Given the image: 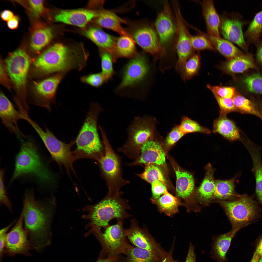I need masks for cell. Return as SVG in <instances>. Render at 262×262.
Masks as SVG:
<instances>
[{"label":"cell","instance_id":"obj_48","mask_svg":"<svg viewBox=\"0 0 262 262\" xmlns=\"http://www.w3.org/2000/svg\"><path fill=\"white\" fill-rule=\"evenodd\" d=\"M207 87L213 92L224 98H232L235 95V90L232 87L207 85Z\"/></svg>","mask_w":262,"mask_h":262},{"label":"cell","instance_id":"obj_33","mask_svg":"<svg viewBox=\"0 0 262 262\" xmlns=\"http://www.w3.org/2000/svg\"><path fill=\"white\" fill-rule=\"evenodd\" d=\"M135 42L129 35H120L117 38L114 48V52L116 58L131 59L137 52Z\"/></svg>","mask_w":262,"mask_h":262},{"label":"cell","instance_id":"obj_55","mask_svg":"<svg viewBox=\"0 0 262 262\" xmlns=\"http://www.w3.org/2000/svg\"><path fill=\"white\" fill-rule=\"evenodd\" d=\"M184 262H196L194 247L190 243L187 255Z\"/></svg>","mask_w":262,"mask_h":262},{"label":"cell","instance_id":"obj_41","mask_svg":"<svg viewBox=\"0 0 262 262\" xmlns=\"http://www.w3.org/2000/svg\"><path fill=\"white\" fill-rule=\"evenodd\" d=\"M200 65V57L198 54L192 55L186 62L180 74L183 79H188L197 73Z\"/></svg>","mask_w":262,"mask_h":262},{"label":"cell","instance_id":"obj_6","mask_svg":"<svg viewBox=\"0 0 262 262\" xmlns=\"http://www.w3.org/2000/svg\"><path fill=\"white\" fill-rule=\"evenodd\" d=\"M103 109L97 103L91 104L84 122L75 140L76 151L96 159L103 154V147L97 128L98 116Z\"/></svg>","mask_w":262,"mask_h":262},{"label":"cell","instance_id":"obj_10","mask_svg":"<svg viewBox=\"0 0 262 262\" xmlns=\"http://www.w3.org/2000/svg\"><path fill=\"white\" fill-rule=\"evenodd\" d=\"M123 224V220H118L116 224L104 229L103 233L101 230L94 232L102 247L99 257L105 254L108 258L115 259L120 254H126L132 246L128 242Z\"/></svg>","mask_w":262,"mask_h":262},{"label":"cell","instance_id":"obj_11","mask_svg":"<svg viewBox=\"0 0 262 262\" xmlns=\"http://www.w3.org/2000/svg\"><path fill=\"white\" fill-rule=\"evenodd\" d=\"M153 132L152 125L148 118L135 117L128 128L125 143L118 148V150L130 158L136 159L140 155L142 146L150 139Z\"/></svg>","mask_w":262,"mask_h":262},{"label":"cell","instance_id":"obj_40","mask_svg":"<svg viewBox=\"0 0 262 262\" xmlns=\"http://www.w3.org/2000/svg\"><path fill=\"white\" fill-rule=\"evenodd\" d=\"M100 55L101 73L107 82L112 79L115 74L113 67V63H115L114 59L112 53L106 50L101 49Z\"/></svg>","mask_w":262,"mask_h":262},{"label":"cell","instance_id":"obj_64","mask_svg":"<svg viewBox=\"0 0 262 262\" xmlns=\"http://www.w3.org/2000/svg\"><path fill=\"white\" fill-rule=\"evenodd\" d=\"M258 262H262V257H261L259 261Z\"/></svg>","mask_w":262,"mask_h":262},{"label":"cell","instance_id":"obj_31","mask_svg":"<svg viewBox=\"0 0 262 262\" xmlns=\"http://www.w3.org/2000/svg\"><path fill=\"white\" fill-rule=\"evenodd\" d=\"M150 200L152 204L156 206L160 212L170 217L179 213L180 206H184L180 200L169 193L168 190L158 198H151Z\"/></svg>","mask_w":262,"mask_h":262},{"label":"cell","instance_id":"obj_19","mask_svg":"<svg viewBox=\"0 0 262 262\" xmlns=\"http://www.w3.org/2000/svg\"><path fill=\"white\" fill-rule=\"evenodd\" d=\"M63 75L62 74H58L40 82H34L36 94L34 104L50 110L51 103L54 98Z\"/></svg>","mask_w":262,"mask_h":262},{"label":"cell","instance_id":"obj_38","mask_svg":"<svg viewBox=\"0 0 262 262\" xmlns=\"http://www.w3.org/2000/svg\"><path fill=\"white\" fill-rule=\"evenodd\" d=\"M163 171L159 166L153 164L146 165L144 170L140 174H136L138 176L147 182L151 184L156 181H160L167 187V182Z\"/></svg>","mask_w":262,"mask_h":262},{"label":"cell","instance_id":"obj_47","mask_svg":"<svg viewBox=\"0 0 262 262\" xmlns=\"http://www.w3.org/2000/svg\"><path fill=\"white\" fill-rule=\"evenodd\" d=\"M4 169L0 171V204L5 206L10 212H12V204L7 195L4 182Z\"/></svg>","mask_w":262,"mask_h":262},{"label":"cell","instance_id":"obj_60","mask_svg":"<svg viewBox=\"0 0 262 262\" xmlns=\"http://www.w3.org/2000/svg\"><path fill=\"white\" fill-rule=\"evenodd\" d=\"M261 257L260 255L255 251L250 262H258Z\"/></svg>","mask_w":262,"mask_h":262},{"label":"cell","instance_id":"obj_43","mask_svg":"<svg viewBox=\"0 0 262 262\" xmlns=\"http://www.w3.org/2000/svg\"><path fill=\"white\" fill-rule=\"evenodd\" d=\"M244 82L247 90L254 93L262 94V76L254 74L246 77Z\"/></svg>","mask_w":262,"mask_h":262},{"label":"cell","instance_id":"obj_28","mask_svg":"<svg viewBox=\"0 0 262 262\" xmlns=\"http://www.w3.org/2000/svg\"><path fill=\"white\" fill-rule=\"evenodd\" d=\"M85 36L102 49L111 53L116 61L117 59L114 52V48L117 38L105 32L97 27H91L84 32Z\"/></svg>","mask_w":262,"mask_h":262},{"label":"cell","instance_id":"obj_8","mask_svg":"<svg viewBox=\"0 0 262 262\" xmlns=\"http://www.w3.org/2000/svg\"><path fill=\"white\" fill-rule=\"evenodd\" d=\"M224 210L232 229H241L258 217L259 209L256 202L246 195L232 200L216 201Z\"/></svg>","mask_w":262,"mask_h":262},{"label":"cell","instance_id":"obj_46","mask_svg":"<svg viewBox=\"0 0 262 262\" xmlns=\"http://www.w3.org/2000/svg\"><path fill=\"white\" fill-rule=\"evenodd\" d=\"M219 106L220 114L226 115L233 111H238L235 106L232 98L220 97L213 93Z\"/></svg>","mask_w":262,"mask_h":262},{"label":"cell","instance_id":"obj_53","mask_svg":"<svg viewBox=\"0 0 262 262\" xmlns=\"http://www.w3.org/2000/svg\"><path fill=\"white\" fill-rule=\"evenodd\" d=\"M13 225L11 223L8 225L0 231V262H2L4 248L5 247V241L7 236V233L11 227Z\"/></svg>","mask_w":262,"mask_h":262},{"label":"cell","instance_id":"obj_21","mask_svg":"<svg viewBox=\"0 0 262 262\" xmlns=\"http://www.w3.org/2000/svg\"><path fill=\"white\" fill-rule=\"evenodd\" d=\"M0 116L2 123L10 132L18 136H25L20 130L18 125V121L22 119V115L1 91L0 95Z\"/></svg>","mask_w":262,"mask_h":262},{"label":"cell","instance_id":"obj_57","mask_svg":"<svg viewBox=\"0 0 262 262\" xmlns=\"http://www.w3.org/2000/svg\"><path fill=\"white\" fill-rule=\"evenodd\" d=\"M15 16L12 11L8 10H3L0 14L1 19L4 21L7 22L14 18Z\"/></svg>","mask_w":262,"mask_h":262},{"label":"cell","instance_id":"obj_52","mask_svg":"<svg viewBox=\"0 0 262 262\" xmlns=\"http://www.w3.org/2000/svg\"><path fill=\"white\" fill-rule=\"evenodd\" d=\"M28 1L32 11L35 16H39L42 14L44 10L43 0H31Z\"/></svg>","mask_w":262,"mask_h":262},{"label":"cell","instance_id":"obj_37","mask_svg":"<svg viewBox=\"0 0 262 262\" xmlns=\"http://www.w3.org/2000/svg\"><path fill=\"white\" fill-rule=\"evenodd\" d=\"M254 67L252 60L241 55L230 59L224 65V68L226 71L233 73H242Z\"/></svg>","mask_w":262,"mask_h":262},{"label":"cell","instance_id":"obj_18","mask_svg":"<svg viewBox=\"0 0 262 262\" xmlns=\"http://www.w3.org/2000/svg\"><path fill=\"white\" fill-rule=\"evenodd\" d=\"M166 164L165 153L163 147L158 142L150 139L142 146L139 157L128 165L153 164L164 168L166 167Z\"/></svg>","mask_w":262,"mask_h":262},{"label":"cell","instance_id":"obj_61","mask_svg":"<svg viewBox=\"0 0 262 262\" xmlns=\"http://www.w3.org/2000/svg\"><path fill=\"white\" fill-rule=\"evenodd\" d=\"M115 259L108 257L105 259H101L96 262H115Z\"/></svg>","mask_w":262,"mask_h":262},{"label":"cell","instance_id":"obj_15","mask_svg":"<svg viewBox=\"0 0 262 262\" xmlns=\"http://www.w3.org/2000/svg\"><path fill=\"white\" fill-rule=\"evenodd\" d=\"M176 23V39L175 48L178 55L176 64V71L180 74L186 62L193 55V49L190 41L191 35L186 27L182 17L178 2H172Z\"/></svg>","mask_w":262,"mask_h":262},{"label":"cell","instance_id":"obj_62","mask_svg":"<svg viewBox=\"0 0 262 262\" xmlns=\"http://www.w3.org/2000/svg\"><path fill=\"white\" fill-rule=\"evenodd\" d=\"M257 56L259 59L262 62V45L258 49Z\"/></svg>","mask_w":262,"mask_h":262},{"label":"cell","instance_id":"obj_34","mask_svg":"<svg viewBox=\"0 0 262 262\" xmlns=\"http://www.w3.org/2000/svg\"><path fill=\"white\" fill-rule=\"evenodd\" d=\"M236 178L234 177L226 180H215L214 199L215 201H230L236 199L234 185Z\"/></svg>","mask_w":262,"mask_h":262},{"label":"cell","instance_id":"obj_7","mask_svg":"<svg viewBox=\"0 0 262 262\" xmlns=\"http://www.w3.org/2000/svg\"><path fill=\"white\" fill-rule=\"evenodd\" d=\"M99 128L104 146L105 153L97 159L107 183L108 193L114 194L119 191L121 188L129 182L123 178L120 158L113 149L103 129L101 126Z\"/></svg>","mask_w":262,"mask_h":262},{"label":"cell","instance_id":"obj_1","mask_svg":"<svg viewBox=\"0 0 262 262\" xmlns=\"http://www.w3.org/2000/svg\"><path fill=\"white\" fill-rule=\"evenodd\" d=\"M22 212L25 229L32 248L40 252L50 244V228L53 214L52 199H36L33 189L25 191Z\"/></svg>","mask_w":262,"mask_h":262},{"label":"cell","instance_id":"obj_59","mask_svg":"<svg viewBox=\"0 0 262 262\" xmlns=\"http://www.w3.org/2000/svg\"><path fill=\"white\" fill-rule=\"evenodd\" d=\"M255 251L261 257H262V238L259 241Z\"/></svg>","mask_w":262,"mask_h":262},{"label":"cell","instance_id":"obj_42","mask_svg":"<svg viewBox=\"0 0 262 262\" xmlns=\"http://www.w3.org/2000/svg\"><path fill=\"white\" fill-rule=\"evenodd\" d=\"M179 126L181 131L185 134L195 132L205 134L211 133L209 130L201 126L196 122L187 117L182 119Z\"/></svg>","mask_w":262,"mask_h":262},{"label":"cell","instance_id":"obj_26","mask_svg":"<svg viewBox=\"0 0 262 262\" xmlns=\"http://www.w3.org/2000/svg\"><path fill=\"white\" fill-rule=\"evenodd\" d=\"M245 146L252 162L253 170L255 179V192L258 200L262 205V163L260 148L250 142Z\"/></svg>","mask_w":262,"mask_h":262},{"label":"cell","instance_id":"obj_29","mask_svg":"<svg viewBox=\"0 0 262 262\" xmlns=\"http://www.w3.org/2000/svg\"><path fill=\"white\" fill-rule=\"evenodd\" d=\"M208 35L221 38L219 32L221 20L212 0H204L201 3Z\"/></svg>","mask_w":262,"mask_h":262},{"label":"cell","instance_id":"obj_23","mask_svg":"<svg viewBox=\"0 0 262 262\" xmlns=\"http://www.w3.org/2000/svg\"><path fill=\"white\" fill-rule=\"evenodd\" d=\"M205 173L202 182L195 191L197 201L204 206L210 205L213 200L215 187L214 180V169L210 164L205 168Z\"/></svg>","mask_w":262,"mask_h":262},{"label":"cell","instance_id":"obj_56","mask_svg":"<svg viewBox=\"0 0 262 262\" xmlns=\"http://www.w3.org/2000/svg\"><path fill=\"white\" fill-rule=\"evenodd\" d=\"M19 18L17 16H15L13 18L7 22L8 27L10 29L14 30L18 27L19 23Z\"/></svg>","mask_w":262,"mask_h":262},{"label":"cell","instance_id":"obj_13","mask_svg":"<svg viewBox=\"0 0 262 262\" xmlns=\"http://www.w3.org/2000/svg\"><path fill=\"white\" fill-rule=\"evenodd\" d=\"M28 122L41 138L52 159L66 168L72 169L74 158L71 148L75 140L68 144L58 139L47 127L44 130L42 129L31 119H29Z\"/></svg>","mask_w":262,"mask_h":262},{"label":"cell","instance_id":"obj_14","mask_svg":"<svg viewBox=\"0 0 262 262\" xmlns=\"http://www.w3.org/2000/svg\"><path fill=\"white\" fill-rule=\"evenodd\" d=\"M176 177V196L184 204L187 212H197L200 208L195 197V182L193 175L171 161Z\"/></svg>","mask_w":262,"mask_h":262},{"label":"cell","instance_id":"obj_5","mask_svg":"<svg viewBox=\"0 0 262 262\" xmlns=\"http://www.w3.org/2000/svg\"><path fill=\"white\" fill-rule=\"evenodd\" d=\"M62 44H55L44 51L35 60L33 65L39 73L48 74L82 66V61Z\"/></svg>","mask_w":262,"mask_h":262},{"label":"cell","instance_id":"obj_2","mask_svg":"<svg viewBox=\"0 0 262 262\" xmlns=\"http://www.w3.org/2000/svg\"><path fill=\"white\" fill-rule=\"evenodd\" d=\"M54 177L35 144L30 140L22 143L16 156L9 184L17 179L27 178L33 179L41 187H51L55 183Z\"/></svg>","mask_w":262,"mask_h":262},{"label":"cell","instance_id":"obj_12","mask_svg":"<svg viewBox=\"0 0 262 262\" xmlns=\"http://www.w3.org/2000/svg\"><path fill=\"white\" fill-rule=\"evenodd\" d=\"M129 34L145 52L152 55L157 60L162 57L166 50L155 29L143 22L132 23L128 30Z\"/></svg>","mask_w":262,"mask_h":262},{"label":"cell","instance_id":"obj_30","mask_svg":"<svg viewBox=\"0 0 262 262\" xmlns=\"http://www.w3.org/2000/svg\"><path fill=\"white\" fill-rule=\"evenodd\" d=\"M96 22L99 26L111 30L120 35H129L122 26L123 23H127L126 21L109 10H103L99 13Z\"/></svg>","mask_w":262,"mask_h":262},{"label":"cell","instance_id":"obj_27","mask_svg":"<svg viewBox=\"0 0 262 262\" xmlns=\"http://www.w3.org/2000/svg\"><path fill=\"white\" fill-rule=\"evenodd\" d=\"M52 29L39 23H35L32 29L30 46L34 51L38 52L47 46L53 37Z\"/></svg>","mask_w":262,"mask_h":262},{"label":"cell","instance_id":"obj_49","mask_svg":"<svg viewBox=\"0 0 262 262\" xmlns=\"http://www.w3.org/2000/svg\"><path fill=\"white\" fill-rule=\"evenodd\" d=\"M82 81L93 86L99 87L107 82L101 72L91 74L82 78Z\"/></svg>","mask_w":262,"mask_h":262},{"label":"cell","instance_id":"obj_4","mask_svg":"<svg viewBox=\"0 0 262 262\" xmlns=\"http://www.w3.org/2000/svg\"><path fill=\"white\" fill-rule=\"evenodd\" d=\"M123 192L119 191L113 195L107 194L100 201L92 206L89 217L94 231L105 229L110 224L111 220H123L131 216L127 212L130 207L128 200L122 198Z\"/></svg>","mask_w":262,"mask_h":262},{"label":"cell","instance_id":"obj_16","mask_svg":"<svg viewBox=\"0 0 262 262\" xmlns=\"http://www.w3.org/2000/svg\"><path fill=\"white\" fill-rule=\"evenodd\" d=\"M131 225L125 229L127 238L136 247L149 251L157 256L162 260L166 256L167 252L162 248L150 234L147 229L139 226L138 222L135 219L130 220Z\"/></svg>","mask_w":262,"mask_h":262},{"label":"cell","instance_id":"obj_54","mask_svg":"<svg viewBox=\"0 0 262 262\" xmlns=\"http://www.w3.org/2000/svg\"><path fill=\"white\" fill-rule=\"evenodd\" d=\"M9 76L6 70L5 65L2 61L0 60V83L7 88L10 89V87Z\"/></svg>","mask_w":262,"mask_h":262},{"label":"cell","instance_id":"obj_9","mask_svg":"<svg viewBox=\"0 0 262 262\" xmlns=\"http://www.w3.org/2000/svg\"><path fill=\"white\" fill-rule=\"evenodd\" d=\"M30 60L25 50L18 49L10 53L5 60V66L9 78L20 95L19 103L22 105L27 103L25 90Z\"/></svg>","mask_w":262,"mask_h":262},{"label":"cell","instance_id":"obj_44","mask_svg":"<svg viewBox=\"0 0 262 262\" xmlns=\"http://www.w3.org/2000/svg\"><path fill=\"white\" fill-rule=\"evenodd\" d=\"M190 40L194 49L197 50L205 49L214 50L216 49L207 36L204 34L195 36L191 35Z\"/></svg>","mask_w":262,"mask_h":262},{"label":"cell","instance_id":"obj_63","mask_svg":"<svg viewBox=\"0 0 262 262\" xmlns=\"http://www.w3.org/2000/svg\"><path fill=\"white\" fill-rule=\"evenodd\" d=\"M258 110L262 115V103L258 104H256Z\"/></svg>","mask_w":262,"mask_h":262},{"label":"cell","instance_id":"obj_58","mask_svg":"<svg viewBox=\"0 0 262 262\" xmlns=\"http://www.w3.org/2000/svg\"><path fill=\"white\" fill-rule=\"evenodd\" d=\"M173 246V245L170 250L169 252H168V254L162 260L161 262H178L176 260H174L172 256Z\"/></svg>","mask_w":262,"mask_h":262},{"label":"cell","instance_id":"obj_36","mask_svg":"<svg viewBox=\"0 0 262 262\" xmlns=\"http://www.w3.org/2000/svg\"><path fill=\"white\" fill-rule=\"evenodd\" d=\"M207 37L215 49L226 57L231 59L241 55L238 49L228 40L221 37Z\"/></svg>","mask_w":262,"mask_h":262},{"label":"cell","instance_id":"obj_35","mask_svg":"<svg viewBox=\"0 0 262 262\" xmlns=\"http://www.w3.org/2000/svg\"><path fill=\"white\" fill-rule=\"evenodd\" d=\"M126 255L127 262H161L162 261L153 253L136 246H132Z\"/></svg>","mask_w":262,"mask_h":262},{"label":"cell","instance_id":"obj_39","mask_svg":"<svg viewBox=\"0 0 262 262\" xmlns=\"http://www.w3.org/2000/svg\"><path fill=\"white\" fill-rule=\"evenodd\" d=\"M232 99L235 106L239 112L254 115L262 121V115L255 104L239 94L235 95Z\"/></svg>","mask_w":262,"mask_h":262},{"label":"cell","instance_id":"obj_32","mask_svg":"<svg viewBox=\"0 0 262 262\" xmlns=\"http://www.w3.org/2000/svg\"><path fill=\"white\" fill-rule=\"evenodd\" d=\"M226 115L220 114L213 123V132L218 133L227 139L234 141L240 139L239 130L235 123Z\"/></svg>","mask_w":262,"mask_h":262},{"label":"cell","instance_id":"obj_20","mask_svg":"<svg viewBox=\"0 0 262 262\" xmlns=\"http://www.w3.org/2000/svg\"><path fill=\"white\" fill-rule=\"evenodd\" d=\"M172 14L166 1L164 2L163 9L158 14L155 22V29L163 45L170 41L176 33V20Z\"/></svg>","mask_w":262,"mask_h":262},{"label":"cell","instance_id":"obj_24","mask_svg":"<svg viewBox=\"0 0 262 262\" xmlns=\"http://www.w3.org/2000/svg\"><path fill=\"white\" fill-rule=\"evenodd\" d=\"M242 23L239 20L224 17L221 20L220 27L222 35L226 40L245 49L246 43L242 31Z\"/></svg>","mask_w":262,"mask_h":262},{"label":"cell","instance_id":"obj_25","mask_svg":"<svg viewBox=\"0 0 262 262\" xmlns=\"http://www.w3.org/2000/svg\"><path fill=\"white\" fill-rule=\"evenodd\" d=\"M240 229H232L229 232L215 237L211 244V257L217 262H228L226 254L232 239Z\"/></svg>","mask_w":262,"mask_h":262},{"label":"cell","instance_id":"obj_17","mask_svg":"<svg viewBox=\"0 0 262 262\" xmlns=\"http://www.w3.org/2000/svg\"><path fill=\"white\" fill-rule=\"evenodd\" d=\"M24 216L22 212L14 227L7 234L5 244L8 255L13 256L16 254L29 256V251L32 248L27 233L23 227Z\"/></svg>","mask_w":262,"mask_h":262},{"label":"cell","instance_id":"obj_51","mask_svg":"<svg viewBox=\"0 0 262 262\" xmlns=\"http://www.w3.org/2000/svg\"><path fill=\"white\" fill-rule=\"evenodd\" d=\"M151 184L152 195L151 199H156L158 198L167 190L166 186L160 181H155Z\"/></svg>","mask_w":262,"mask_h":262},{"label":"cell","instance_id":"obj_22","mask_svg":"<svg viewBox=\"0 0 262 262\" xmlns=\"http://www.w3.org/2000/svg\"><path fill=\"white\" fill-rule=\"evenodd\" d=\"M99 13L84 9L62 10L55 16L56 21L83 27L93 18L97 17Z\"/></svg>","mask_w":262,"mask_h":262},{"label":"cell","instance_id":"obj_45","mask_svg":"<svg viewBox=\"0 0 262 262\" xmlns=\"http://www.w3.org/2000/svg\"><path fill=\"white\" fill-rule=\"evenodd\" d=\"M262 31V10L255 15L247 31V34L253 38L258 37Z\"/></svg>","mask_w":262,"mask_h":262},{"label":"cell","instance_id":"obj_3","mask_svg":"<svg viewBox=\"0 0 262 262\" xmlns=\"http://www.w3.org/2000/svg\"><path fill=\"white\" fill-rule=\"evenodd\" d=\"M149 67L147 58L143 53H138L123 67L119 72L120 83L114 89L121 97L139 99L144 81Z\"/></svg>","mask_w":262,"mask_h":262},{"label":"cell","instance_id":"obj_50","mask_svg":"<svg viewBox=\"0 0 262 262\" xmlns=\"http://www.w3.org/2000/svg\"><path fill=\"white\" fill-rule=\"evenodd\" d=\"M185 134L180 130L179 126H175L168 135L166 140V144L168 147L172 146Z\"/></svg>","mask_w":262,"mask_h":262}]
</instances>
